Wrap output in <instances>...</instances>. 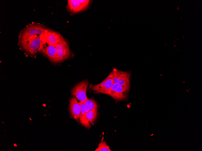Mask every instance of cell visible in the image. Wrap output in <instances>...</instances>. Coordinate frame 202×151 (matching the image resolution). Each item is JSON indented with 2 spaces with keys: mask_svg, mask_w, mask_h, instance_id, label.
Segmentation results:
<instances>
[{
  "mask_svg": "<svg viewBox=\"0 0 202 151\" xmlns=\"http://www.w3.org/2000/svg\"><path fill=\"white\" fill-rule=\"evenodd\" d=\"M45 26L38 23L32 22L23 29L19 36V42L26 40L32 37L41 36L46 29Z\"/></svg>",
  "mask_w": 202,
  "mask_h": 151,
  "instance_id": "6da1fadb",
  "label": "cell"
},
{
  "mask_svg": "<svg viewBox=\"0 0 202 151\" xmlns=\"http://www.w3.org/2000/svg\"><path fill=\"white\" fill-rule=\"evenodd\" d=\"M43 36H34L26 40L19 42V44L26 52L32 55H35L38 52Z\"/></svg>",
  "mask_w": 202,
  "mask_h": 151,
  "instance_id": "7a4b0ae2",
  "label": "cell"
},
{
  "mask_svg": "<svg viewBox=\"0 0 202 151\" xmlns=\"http://www.w3.org/2000/svg\"><path fill=\"white\" fill-rule=\"evenodd\" d=\"M88 85L87 80H83L79 83L71 90V94L74 96L79 102H85L88 99L86 92Z\"/></svg>",
  "mask_w": 202,
  "mask_h": 151,
  "instance_id": "3957f363",
  "label": "cell"
},
{
  "mask_svg": "<svg viewBox=\"0 0 202 151\" xmlns=\"http://www.w3.org/2000/svg\"><path fill=\"white\" fill-rule=\"evenodd\" d=\"M127 92L118 83L113 84L109 90L105 94L112 97L116 102L125 99Z\"/></svg>",
  "mask_w": 202,
  "mask_h": 151,
  "instance_id": "277c9868",
  "label": "cell"
},
{
  "mask_svg": "<svg viewBox=\"0 0 202 151\" xmlns=\"http://www.w3.org/2000/svg\"><path fill=\"white\" fill-rule=\"evenodd\" d=\"M38 52H42L51 61L54 62L56 55V47L50 44L43 35Z\"/></svg>",
  "mask_w": 202,
  "mask_h": 151,
  "instance_id": "5b68a950",
  "label": "cell"
},
{
  "mask_svg": "<svg viewBox=\"0 0 202 151\" xmlns=\"http://www.w3.org/2000/svg\"><path fill=\"white\" fill-rule=\"evenodd\" d=\"M56 47V53L54 62H60L69 57L70 54V51L65 41L58 43Z\"/></svg>",
  "mask_w": 202,
  "mask_h": 151,
  "instance_id": "8992f818",
  "label": "cell"
},
{
  "mask_svg": "<svg viewBox=\"0 0 202 151\" xmlns=\"http://www.w3.org/2000/svg\"><path fill=\"white\" fill-rule=\"evenodd\" d=\"M90 0H68L67 8L72 13H76L84 10L88 7Z\"/></svg>",
  "mask_w": 202,
  "mask_h": 151,
  "instance_id": "52a82bcc",
  "label": "cell"
},
{
  "mask_svg": "<svg viewBox=\"0 0 202 151\" xmlns=\"http://www.w3.org/2000/svg\"><path fill=\"white\" fill-rule=\"evenodd\" d=\"M43 36L50 44L55 46L58 43L65 41L57 32L46 28Z\"/></svg>",
  "mask_w": 202,
  "mask_h": 151,
  "instance_id": "ba28073f",
  "label": "cell"
},
{
  "mask_svg": "<svg viewBox=\"0 0 202 151\" xmlns=\"http://www.w3.org/2000/svg\"><path fill=\"white\" fill-rule=\"evenodd\" d=\"M112 84V79L108 76L101 83L95 85H91L90 88L97 93L105 94L109 90Z\"/></svg>",
  "mask_w": 202,
  "mask_h": 151,
  "instance_id": "9c48e42d",
  "label": "cell"
},
{
  "mask_svg": "<svg viewBox=\"0 0 202 151\" xmlns=\"http://www.w3.org/2000/svg\"><path fill=\"white\" fill-rule=\"evenodd\" d=\"M69 109L72 116L77 121H78L81 112V107L75 97L73 96L70 98Z\"/></svg>",
  "mask_w": 202,
  "mask_h": 151,
  "instance_id": "30bf717a",
  "label": "cell"
},
{
  "mask_svg": "<svg viewBox=\"0 0 202 151\" xmlns=\"http://www.w3.org/2000/svg\"><path fill=\"white\" fill-rule=\"evenodd\" d=\"M131 75V73L130 72L121 71L118 82V83L127 92H128L130 89Z\"/></svg>",
  "mask_w": 202,
  "mask_h": 151,
  "instance_id": "8fae6325",
  "label": "cell"
},
{
  "mask_svg": "<svg viewBox=\"0 0 202 151\" xmlns=\"http://www.w3.org/2000/svg\"><path fill=\"white\" fill-rule=\"evenodd\" d=\"M81 107V112L79 116V121L80 123L86 128L90 127V123L85 112V102H79Z\"/></svg>",
  "mask_w": 202,
  "mask_h": 151,
  "instance_id": "7c38bea8",
  "label": "cell"
},
{
  "mask_svg": "<svg viewBox=\"0 0 202 151\" xmlns=\"http://www.w3.org/2000/svg\"><path fill=\"white\" fill-rule=\"evenodd\" d=\"M85 105L86 113L89 111L98 108L96 101L92 99H88L85 102Z\"/></svg>",
  "mask_w": 202,
  "mask_h": 151,
  "instance_id": "4fadbf2b",
  "label": "cell"
},
{
  "mask_svg": "<svg viewBox=\"0 0 202 151\" xmlns=\"http://www.w3.org/2000/svg\"><path fill=\"white\" fill-rule=\"evenodd\" d=\"M87 118L91 124L96 120L97 115V108L89 111L86 113Z\"/></svg>",
  "mask_w": 202,
  "mask_h": 151,
  "instance_id": "5bb4252c",
  "label": "cell"
},
{
  "mask_svg": "<svg viewBox=\"0 0 202 151\" xmlns=\"http://www.w3.org/2000/svg\"><path fill=\"white\" fill-rule=\"evenodd\" d=\"M121 71L116 69H114L108 76L111 77L113 82V84L118 83Z\"/></svg>",
  "mask_w": 202,
  "mask_h": 151,
  "instance_id": "9a60e30c",
  "label": "cell"
},
{
  "mask_svg": "<svg viewBox=\"0 0 202 151\" xmlns=\"http://www.w3.org/2000/svg\"><path fill=\"white\" fill-rule=\"evenodd\" d=\"M102 140L98 145V148L95 150V151H111L109 149V146H108L105 141H103Z\"/></svg>",
  "mask_w": 202,
  "mask_h": 151,
  "instance_id": "2e32d148",
  "label": "cell"
}]
</instances>
